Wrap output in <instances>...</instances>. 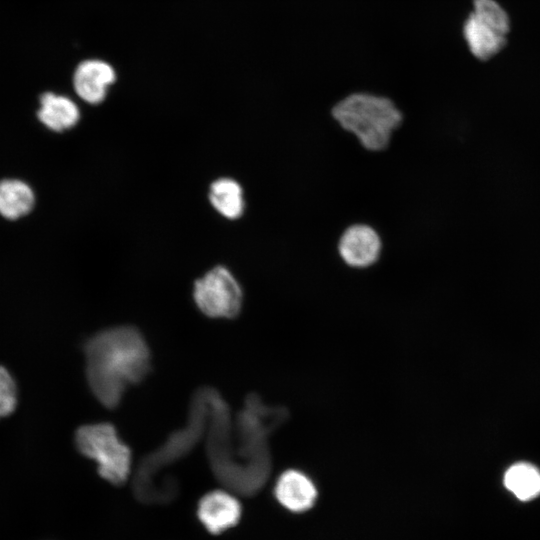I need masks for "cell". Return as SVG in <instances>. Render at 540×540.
<instances>
[{
	"mask_svg": "<svg viewBox=\"0 0 540 540\" xmlns=\"http://www.w3.org/2000/svg\"><path fill=\"white\" fill-rule=\"evenodd\" d=\"M86 377L97 400L115 408L126 389L141 382L150 370V351L132 326L102 330L84 344Z\"/></svg>",
	"mask_w": 540,
	"mask_h": 540,
	"instance_id": "6da1fadb",
	"label": "cell"
},
{
	"mask_svg": "<svg viewBox=\"0 0 540 540\" xmlns=\"http://www.w3.org/2000/svg\"><path fill=\"white\" fill-rule=\"evenodd\" d=\"M210 388H201L192 399L187 425L172 433L166 442L142 459L133 481L135 496L144 503L163 504L178 494L173 477L162 475L166 466L179 460L199 441L207 427Z\"/></svg>",
	"mask_w": 540,
	"mask_h": 540,
	"instance_id": "7a4b0ae2",
	"label": "cell"
},
{
	"mask_svg": "<svg viewBox=\"0 0 540 540\" xmlns=\"http://www.w3.org/2000/svg\"><path fill=\"white\" fill-rule=\"evenodd\" d=\"M335 121L354 134L360 144L370 151L385 149L403 120L401 111L387 97L366 93H352L332 108Z\"/></svg>",
	"mask_w": 540,
	"mask_h": 540,
	"instance_id": "3957f363",
	"label": "cell"
},
{
	"mask_svg": "<svg viewBox=\"0 0 540 540\" xmlns=\"http://www.w3.org/2000/svg\"><path fill=\"white\" fill-rule=\"evenodd\" d=\"M77 449L97 463L102 478L114 485L123 484L131 471V451L109 423L80 427L75 434Z\"/></svg>",
	"mask_w": 540,
	"mask_h": 540,
	"instance_id": "277c9868",
	"label": "cell"
},
{
	"mask_svg": "<svg viewBox=\"0 0 540 540\" xmlns=\"http://www.w3.org/2000/svg\"><path fill=\"white\" fill-rule=\"evenodd\" d=\"M193 298L199 310L208 317L234 318L241 310L243 292L227 268L216 266L195 281Z\"/></svg>",
	"mask_w": 540,
	"mask_h": 540,
	"instance_id": "5b68a950",
	"label": "cell"
},
{
	"mask_svg": "<svg viewBox=\"0 0 540 540\" xmlns=\"http://www.w3.org/2000/svg\"><path fill=\"white\" fill-rule=\"evenodd\" d=\"M117 80V72L108 61L87 58L80 61L72 75V85L77 96L90 105L101 104L110 86Z\"/></svg>",
	"mask_w": 540,
	"mask_h": 540,
	"instance_id": "8992f818",
	"label": "cell"
},
{
	"mask_svg": "<svg viewBox=\"0 0 540 540\" xmlns=\"http://www.w3.org/2000/svg\"><path fill=\"white\" fill-rule=\"evenodd\" d=\"M382 249L380 236L371 226L354 224L341 235L338 252L342 260L354 268H366L379 258Z\"/></svg>",
	"mask_w": 540,
	"mask_h": 540,
	"instance_id": "52a82bcc",
	"label": "cell"
},
{
	"mask_svg": "<svg viewBox=\"0 0 540 540\" xmlns=\"http://www.w3.org/2000/svg\"><path fill=\"white\" fill-rule=\"evenodd\" d=\"M274 496L286 510L302 513L314 506L318 492L314 481L306 473L289 469L278 477L274 486Z\"/></svg>",
	"mask_w": 540,
	"mask_h": 540,
	"instance_id": "ba28073f",
	"label": "cell"
},
{
	"mask_svg": "<svg viewBox=\"0 0 540 540\" xmlns=\"http://www.w3.org/2000/svg\"><path fill=\"white\" fill-rule=\"evenodd\" d=\"M241 505L231 493L215 490L199 501L197 514L201 523L212 534H219L235 526L241 517Z\"/></svg>",
	"mask_w": 540,
	"mask_h": 540,
	"instance_id": "9c48e42d",
	"label": "cell"
},
{
	"mask_svg": "<svg viewBox=\"0 0 540 540\" xmlns=\"http://www.w3.org/2000/svg\"><path fill=\"white\" fill-rule=\"evenodd\" d=\"M463 36L470 52L480 60H488L506 45V34L471 13L463 25Z\"/></svg>",
	"mask_w": 540,
	"mask_h": 540,
	"instance_id": "30bf717a",
	"label": "cell"
},
{
	"mask_svg": "<svg viewBox=\"0 0 540 540\" xmlns=\"http://www.w3.org/2000/svg\"><path fill=\"white\" fill-rule=\"evenodd\" d=\"M37 117L49 130L63 132L73 128L80 119L77 104L69 97L45 92L39 98Z\"/></svg>",
	"mask_w": 540,
	"mask_h": 540,
	"instance_id": "8fae6325",
	"label": "cell"
},
{
	"mask_svg": "<svg viewBox=\"0 0 540 540\" xmlns=\"http://www.w3.org/2000/svg\"><path fill=\"white\" fill-rule=\"evenodd\" d=\"M208 199L213 208L227 219H238L244 213L243 188L232 178L223 177L212 182Z\"/></svg>",
	"mask_w": 540,
	"mask_h": 540,
	"instance_id": "7c38bea8",
	"label": "cell"
},
{
	"mask_svg": "<svg viewBox=\"0 0 540 540\" xmlns=\"http://www.w3.org/2000/svg\"><path fill=\"white\" fill-rule=\"evenodd\" d=\"M35 196L31 187L18 179L0 181V215L16 220L27 215L34 207Z\"/></svg>",
	"mask_w": 540,
	"mask_h": 540,
	"instance_id": "4fadbf2b",
	"label": "cell"
},
{
	"mask_svg": "<svg viewBox=\"0 0 540 540\" xmlns=\"http://www.w3.org/2000/svg\"><path fill=\"white\" fill-rule=\"evenodd\" d=\"M504 484L518 499L531 500L540 495V471L532 464H514L505 473Z\"/></svg>",
	"mask_w": 540,
	"mask_h": 540,
	"instance_id": "5bb4252c",
	"label": "cell"
},
{
	"mask_svg": "<svg viewBox=\"0 0 540 540\" xmlns=\"http://www.w3.org/2000/svg\"><path fill=\"white\" fill-rule=\"evenodd\" d=\"M478 18L490 23L504 34L510 30L506 11L495 0H473V12Z\"/></svg>",
	"mask_w": 540,
	"mask_h": 540,
	"instance_id": "9a60e30c",
	"label": "cell"
},
{
	"mask_svg": "<svg viewBox=\"0 0 540 540\" xmlns=\"http://www.w3.org/2000/svg\"><path fill=\"white\" fill-rule=\"evenodd\" d=\"M17 387L9 371L0 366V419L9 416L17 405Z\"/></svg>",
	"mask_w": 540,
	"mask_h": 540,
	"instance_id": "2e32d148",
	"label": "cell"
}]
</instances>
